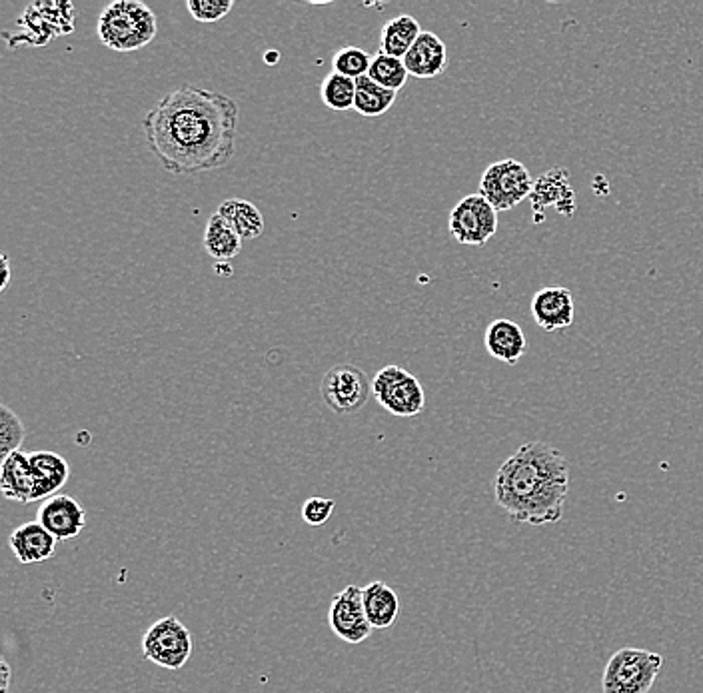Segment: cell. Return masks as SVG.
Wrapping results in <instances>:
<instances>
[{
  "instance_id": "f546056e",
  "label": "cell",
  "mask_w": 703,
  "mask_h": 693,
  "mask_svg": "<svg viewBox=\"0 0 703 693\" xmlns=\"http://www.w3.org/2000/svg\"><path fill=\"white\" fill-rule=\"evenodd\" d=\"M335 500L314 496V498H308L306 502L302 503V520H304L308 526H325L326 522L335 514Z\"/></svg>"
},
{
  "instance_id": "5b68a950",
  "label": "cell",
  "mask_w": 703,
  "mask_h": 693,
  "mask_svg": "<svg viewBox=\"0 0 703 693\" xmlns=\"http://www.w3.org/2000/svg\"><path fill=\"white\" fill-rule=\"evenodd\" d=\"M534 191L530 170L515 158H503L484 170L478 194L490 202L498 213H508L522 204Z\"/></svg>"
},
{
  "instance_id": "8992f818",
  "label": "cell",
  "mask_w": 703,
  "mask_h": 693,
  "mask_svg": "<svg viewBox=\"0 0 703 693\" xmlns=\"http://www.w3.org/2000/svg\"><path fill=\"white\" fill-rule=\"evenodd\" d=\"M372 396L386 412L398 418L422 414L426 406L422 384L400 366H386L376 372L372 380Z\"/></svg>"
},
{
  "instance_id": "1f68e13d",
  "label": "cell",
  "mask_w": 703,
  "mask_h": 693,
  "mask_svg": "<svg viewBox=\"0 0 703 693\" xmlns=\"http://www.w3.org/2000/svg\"><path fill=\"white\" fill-rule=\"evenodd\" d=\"M2 260V282H0V291H7L9 282H11V260H9V254H2L0 257Z\"/></svg>"
},
{
  "instance_id": "8fae6325",
  "label": "cell",
  "mask_w": 703,
  "mask_h": 693,
  "mask_svg": "<svg viewBox=\"0 0 703 693\" xmlns=\"http://www.w3.org/2000/svg\"><path fill=\"white\" fill-rule=\"evenodd\" d=\"M328 624L336 638L347 644H362L370 638L374 627L370 626L368 615L364 610L362 588L347 586L342 592L336 593L328 610Z\"/></svg>"
},
{
  "instance_id": "9a60e30c",
  "label": "cell",
  "mask_w": 703,
  "mask_h": 693,
  "mask_svg": "<svg viewBox=\"0 0 703 693\" xmlns=\"http://www.w3.org/2000/svg\"><path fill=\"white\" fill-rule=\"evenodd\" d=\"M404 65L410 77L428 80L440 77L447 68V48L435 33L424 31L413 43L410 53L404 56Z\"/></svg>"
},
{
  "instance_id": "83f0119b",
  "label": "cell",
  "mask_w": 703,
  "mask_h": 693,
  "mask_svg": "<svg viewBox=\"0 0 703 693\" xmlns=\"http://www.w3.org/2000/svg\"><path fill=\"white\" fill-rule=\"evenodd\" d=\"M372 58L364 48L358 46H344L336 53L332 58V72H338L348 79L358 80L368 75Z\"/></svg>"
},
{
  "instance_id": "7402d4cb",
  "label": "cell",
  "mask_w": 703,
  "mask_h": 693,
  "mask_svg": "<svg viewBox=\"0 0 703 693\" xmlns=\"http://www.w3.org/2000/svg\"><path fill=\"white\" fill-rule=\"evenodd\" d=\"M202 242H204L206 254L218 262H228L238 257L242 250V238L218 213L208 218Z\"/></svg>"
},
{
  "instance_id": "ffe728a7",
  "label": "cell",
  "mask_w": 703,
  "mask_h": 693,
  "mask_svg": "<svg viewBox=\"0 0 703 693\" xmlns=\"http://www.w3.org/2000/svg\"><path fill=\"white\" fill-rule=\"evenodd\" d=\"M362 600L370 626L374 629H388L396 624L400 615V598L388 583H368L366 588H362Z\"/></svg>"
},
{
  "instance_id": "9c48e42d",
  "label": "cell",
  "mask_w": 703,
  "mask_h": 693,
  "mask_svg": "<svg viewBox=\"0 0 703 693\" xmlns=\"http://www.w3.org/2000/svg\"><path fill=\"white\" fill-rule=\"evenodd\" d=\"M320 391L326 406L335 414H356L368 402L372 382H368L366 372L358 366L336 364L326 372Z\"/></svg>"
},
{
  "instance_id": "d6986e66",
  "label": "cell",
  "mask_w": 703,
  "mask_h": 693,
  "mask_svg": "<svg viewBox=\"0 0 703 693\" xmlns=\"http://www.w3.org/2000/svg\"><path fill=\"white\" fill-rule=\"evenodd\" d=\"M34 481H36V502L48 500L65 488L70 478V468L67 459L58 456L56 452H33L29 454Z\"/></svg>"
},
{
  "instance_id": "30bf717a",
  "label": "cell",
  "mask_w": 703,
  "mask_h": 693,
  "mask_svg": "<svg viewBox=\"0 0 703 693\" xmlns=\"http://www.w3.org/2000/svg\"><path fill=\"white\" fill-rule=\"evenodd\" d=\"M450 235L466 247H484L498 232V211L480 194H469L450 213Z\"/></svg>"
},
{
  "instance_id": "277c9868",
  "label": "cell",
  "mask_w": 703,
  "mask_h": 693,
  "mask_svg": "<svg viewBox=\"0 0 703 693\" xmlns=\"http://www.w3.org/2000/svg\"><path fill=\"white\" fill-rule=\"evenodd\" d=\"M664 658L648 649L615 651L603 670V693H649L658 680Z\"/></svg>"
},
{
  "instance_id": "7a4b0ae2",
  "label": "cell",
  "mask_w": 703,
  "mask_h": 693,
  "mask_svg": "<svg viewBox=\"0 0 703 693\" xmlns=\"http://www.w3.org/2000/svg\"><path fill=\"white\" fill-rule=\"evenodd\" d=\"M569 493V462L558 447L528 442L503 462L494 480L496 503L515 524H558Z\"/></svg>"
},
{
  "instance_id": "d4e9b609",
  "label": "cell",
  "mask_w": 703,
  "mask_h": 693,
  "mask_svg": "<svg viewBox=\"0 0 703 693\" xmlns=\"http://www.w3.org/2000/svg\"><path fill=\"white\" fill-rule=\"evenodd\" d=\"M320 99L330 111H352L356 102V80L330 72L320 84Z\"/></svg>"
},
{
  "instance_id": "2e32d148",
  "label": "cell",
  "mask_w": 703,
  "mask_h": 693,
  "mask_svg": "<svg viewBox=\"0 0 703 693\" xmlns=\"http://www.w3.org/2000/svg\"><path fill=\"white\" fill-rule=\"evenodd\" d=\"M0 488L7 500L19 503L36 502V481L29 454L14 452L0 464Z\"/></svg>"
},
{
  "instance_id": "f1b7e54d",
  "label": "cell",
  "mask_w": 703,
  "mask_h": 693,
  "mask_svg": "<svg viewBox=\"0 0 703 693\" xmlns=\"http://www.w3.org/2000/svg\"><path fill=\"white\" fill-rule=\"evenodd\" d=\"M186 9L196 23L211 24L218 23L224 16H228V12L235 9V2L233 0H189Z\"/></svg>"
},
{
  "instance_id": "44dd1931",
  "label": "cell",
  "mask_w": 703,
  "mask_h": 693,
  "mask_svg": "<svg viewBox=\"0 0 703 693\" xmlns=\"http://www.w3.org/2000/svg\"><path fill=\"white\" fill-rule=\"evenodd\" d=\"M424 33L420 29V23L410 16V14H400L394 16L392 21L384 24L379 33V55L394 56L402 58L410 53L413 43Z\"/></svg>"
},
{
  "instance_id": "ba28073f",
  "label": "cell",
  "mask_w": 703,
  "mask_h": 693,
  "mask_svg": "<svg viewBox=\"0 0 703 693\" xmlns=\"http://www.w3.org/2000/svg\"><path fill=\"white\" fill-rule=\"evenodd\" d=\"M19 29H23V33L16 34L14 41L9 43L11 48L23 43L34 46L48 45L56 36L75 31V4L70 2L29 4L23 12V19L19 21Z\"/></svg>"
},
{
  "instance_id": "6da1fadb",
  "label": "cell",
  "mask_w": 703,
  "mask_h": 693,
  "mask_svg": "<svg viewBox=\"0 0 703 693\" xmlns=\"http://www.w3.org/2000/svg\"><path fill=\"white\" fill-rule=\"evenodd\" d=\"M238 118L235 99L184 84L146 112L143 135L168 174L194 177L220 170L235 158Z\"/></svg>"
},
{
  "instance_id": "d6a6232c",
  "label": "cell",
  "mask_w": 703,
  "mask_h": 693,
  "mask_svg": "<svg viewBox=\"0 0 703 693\" xmlns=\"http://www.w3.org/2000/svg\"><path fill=\"white\" fill-rule=\"evenodd\" d=\"M276 58H279V55H276V53H274V55H267V63H274Z\"/></svg>"
},
{
  "instance_id": "5bb4252c",
  "label": "cell",
  "mask_w": 703,
  "mask_h": 693,
  "mask_svg": "<svg viewBox=\"0 0 703 693\" xmlns=\"http://www.w3.org/2000/svg\"><path fill=\"white\" fill-rule=\"evenodd\" d=\"M532 316L546 332L574 325V296L564 286L540 288L532 298Z\"/></svg>"
},
{
  "instance_id": "e0dca14e",
  "label": "cell",
  "mask_w": 703,
  "mask_h": 693,
  "mask_svg": "<svg viewBox=\"0 0 703 693\" xmlns=\"http://www.w3.org/2000/svg\"><path fill=\"white\" fill-rule=\"evenodd\" d=\"M55 537L46 532L38 522H26L16 527L9 537L12 556L21 564H43L53 558L56 552Z\"/></svg>"
},
{
  "instance_id": "603a6c76",
  "label": "cell",
  "mask_w": 703,
  "mask_h": 693,
  "mask_svg": "<svg viewBox=\"0 0 703 693\" xmlns=\"http://www.w3.org/2000/svg\"><path fill=\"white\" fill-rule=\"evenodd\" d=\"M218 214L226 218L242 240H257L264 232V216L252 202L230 198L218 206Z\"/></svg>"
},
{
  "instance_id": "3957f363",
  "label": "cell",
  "mask_w": 703,
  "mask_h": 693,
  "mask_svg": "<svg viewBox=\"0 0 703 693\" xmlns=\"http://www.w3.org/2000/svg\"><path fill=\"white\" fill-rule=\"evenodd\" d=\"M158 33L157 14L140 0H114L97 23L102 45L114 53H135L150 45Z\"/></svg>"
},
{
  "instance_id": "52a82bcc",
  "label": "cell",
  "mask_w": 703,
  "mask_h": 693,
  "mask_svg": "<svg viewBox=\"0 0 703 693\" xmlns=\"http://www.w3.org/2000/svg\"><path fill=\"white\" fill-rule=\"evenodd\" d=\"M143 654L162 670H182L192 656V634L179 617L168 615L148 627L143 636Z\"/></svg>"
},
{
  "instance_id": "cb8c5ba5",
  "label": "cell",
  "mask_w": 703,
  "mask_h": 693,
  "mask_svg": "<svg viewBox=\"0 0 703 693\" xmlns=\"http://www.w3.org/2000/svg\"><path fill=\"white\" fill-rule=\"evenodd\" d=\"M398 92L394 90L384 89L376 84L374 80L370 79L368 75L356 80V102H354V111L362 116H382L390 111L396 102Z\"/></svg>"
},
{
  "instance_id": "4316f807",
  "label": "cell",
  "mask_w": 703,
  "mask_h": 693,
  "mask_svg": "<svg viewBox=\"0 0 703 693\" xmlns=\"http://www.w3.org/2000/svg\"><path fill=\"white\" fill-rule=\"evenodd\" d=\"M26 430L21 418L12 412L7 404L0 406V458L4 459L14 452H21Z\"/></svg>"
},
{
  "instance_id": "ac0fdd59",
  "label": "cell",
  "mask_w": 703,
  "mask_h": 693,
  "mask_svg": "<svg viewBox=\"0 0 703 693\" xmlns=\"http://www.w3.org/2000/svg\"><path fill=\"white\" fill-rule=\"evenodd\" d=\"M484 344H486V350L491 359L514 366L515 362L524 356V330H522V326L515 325L514 320H510V318H498L486 328Z\"/></svg>"
},
{
  "instance_id": "7c38bea8",
  "label": "cell",
  "mask_w": 703,
  "mask_h": 693,
  "mask_svg": "<svg viewBox=\"0 0 703 693\" xmlns=\"http://www.w3.org/2000/svg\"><path fill=\"white\" fill-rule=\"evenodd\" d=\"M36 522L45 527L56 542H68L87 527V512L72 496L56 493L38 508Z\"/></svg>"
},
{
  "instance_id": "4dcf8cb0",
  "label": "cell",
  "mask_w": 703,
  "mask_h": 693,
  "mask_svg": "<svg viewBox=\"0 0 703 693\" xmlns=\"http://www.w3.org/2000/svg\"><path fill=\"white\" fill-rule=\"evenodd\" d=\"M0 693H9V688H11V678L12 670L11 666L7 661H0Z\"/></svg>"
},
{
  "instance_id": "484cf974",
  "label": "cell",
  "mask_w": 703,
  "mask_h": 693,
  "mask_svg": "<svg viewBox=\"0 0 703 693\" xmlns=\"http://www.w3.org/2000/svg\"><path fill=\"white\" fill-rule=\"evenodd\" d=\"M368 77L379 87L398 92L406 87L410 75L406 70L402 58H394V56L379 55L378 53L372 58Z\"/></svg>"
},
{
  "instance_id": "4fadbf2b",
  "label": "cell",
  "mask_w": 703,
  "mask_h": 693,
  "mask_svg": "<svg viewBox=\"0 0 703 693\" xmlns=\"http://www.w3.org/2000/svg\"><path fill=\"white\" fill-rule=\"evenodd\" d=\"M532 208L536 213V223H542V213L546 208H556L564 216L576 213V194L569 182L568 168H552L534 182V191L530 194Z\"/></svg>"
}]
</instances>
